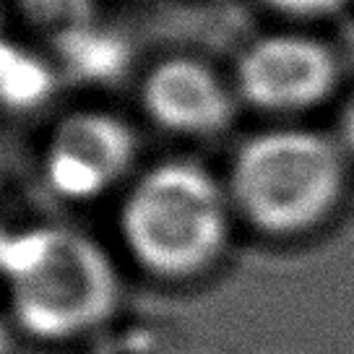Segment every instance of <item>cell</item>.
<instances>
[{"instance_id": "obj_1", "label": "cell", "mask_w": 354, "mask_h": 354, "mask_svg": "<svg viewBox=\"0 0 354 354\" xmlns=\"http://www.w3.org/2000/svg\"><path fill=\"white\" fill-rule=\"evenodd\" d=\"M0 277L8 284L16 323L47 342L102 326L120 299V277L107 250L66 224L11 234Z\"/></svg>"}, {"instance_id": "obj_2", "label": "cell", "mask_w": 354, "mask_h": 354, "mask_svg": "<svg viewBox=\"0 0 354 354\" xmlns=\"http://www.w3.org/2000/svg\"><path fill=\"white\" fill-rule=\"evenodd\" d=\"M230 193L188 159L159 162L133 183L120 234L133 261L159 279H188L219 261L230 234Z\"/></svg>"}, {"instance_id": "obj_3", "label": "cell", "mask_w": 354, "mask_h": 354, "mask_svg": "<svg viewBox=\"0 0 354 354\" xmlns=\"http://www.w3.org/2000/svg\"><path fill=\"white\" fill-rule=\"evenodd\" d=\"M346 165L323 133L274 128L234 154L230 198L266 234H299L321 224L342 198Z\"/></svg>"}, {"instance_id": "obj_4", "label": "cell", "mask_w": 354, "mask_h": 354, "mask_svg": "<svg viewBox=\"0 0 354 354\" xmlns=\"http://www.w3.org/2000/svg\"><path fill=\"white\" fill-rule=\"evenodd\" d=\"M136 154V131L120 115L104 110L71 112L47 138L44 180L68 201L100 198L128 175Z\"/></svg>"}, {"instance_id": "obj_5", "label": "cell", "mask_w": 354, "mask_h": 354, "mask_svg": "<svg viewBox=\"0 0 354 354\" xmlns=\"http://www.w3.org/2000/svg\"><path fill=\"white\" fill-rule=\"evenodd\" d=\"M336 57L305 34H268L255 39L237 63V91L266 112H299L321 104L336 86Z\"/></svg>"}, {"instance_id": "obj_6", "label": "cell", "mask_w": 354, "mask_h": 354, "mask_svg": "<svg viewBox=\"0 0 354 354\" xmlns=\"http://www.w3.org/2000/svg\"><path fill=\"white\" fill-rule=\"evenodd\" d=\"M146 115L172 133L214 136L234 115V97L221 76L198 57H167L141 86Z\"/></svg>"}, {"instance_id": "obj_7", "label": "cell", "mask_w": 354, "mask_h": 354, "mask_svg": "<svg viewBox=\"0 0 354 354\" xmlns=\"http://www.w3.org/2000/svg\"><path fill=\"white\" fill-rule=\"evenodd\" d=\"M57 73L84 86H112L133 66L128 37L112 26L91 21L53 39Z\"/></svg>"}, {"instance_id": "obj_8", "label": "cell", "mask_w": 354, "mask_h": 354, "mask_svg": "<svg viewBox=\"0 0 354 354\" xmlns=\"http://www.w3.org/2000/svg\"><path fill=\"white\" fill-rule=\"evenodd\" d=\"M60 81L55 63L0 34V107L34 112L53 100Z\"/></svg>"}, {"instance_id": "obj_9", "label": "cell", "mask_w": 354, "mask_h": 354, "mask_svg": "<svg viewBox=\"0 0 354 354\" xmlns=\"http://www.w3.org/2000/svg\"><path fill=\"white\" fill-rule=\"evenodd\" d=\"M16 6L26 24L50 34V39L97 21V0H16Z\"/></svg>"}, {"instance_id": "obj_10", "label": "cell", "mask_w": 354, "mask_h": 354, "mask_svg": "<svg viewBox=\"0 0 354 354\" xmlns=\"http://www.w3.org/2000/svg\"><path fill=\"white\" fill-rule=\"evenodd\" d=\"M271 8H277L289 16H299V19H315V16H328V13L339 11L349 0H266Z\"/></svg>"}, {"instance_id": "obj_11", "label": "cell", "mask_w": 354, "mask_h": 354, "mask_svg": "<svg viewBox=\"0 0 354 354\" xmlns=\"http://www.w3.org/2000/svg\"><path fill=\"white\" fill-rule=\"evenodd\" d=\"M8 243H11V232H6L0 227V268H3V258H6V250H8Z\"/></svg>"}, {"instance_id": "obj_12", "label": "cell", "mask_w": 354, "mask_h": 354, "mask_svg": "<svg viewBox=\"0 0 354 354\" xmlns=\"http://www.w3.org/2000/svg\"><path fill=\"white\" fill-rule=\"evenodd\" d=\"M8 331H6V326L0 323V354H8Z\"/></svg>"}]
</instances>
